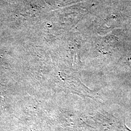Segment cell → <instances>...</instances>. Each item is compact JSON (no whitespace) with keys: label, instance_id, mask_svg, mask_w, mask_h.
I'll use <instances>...</instances> for the list:
<instances>
[{"label":"cell","instance_id":"obj_1","mask_svg":"<svg viewBox=\"0 0 131 131\" xmlns=\"http://www.w3.org/2000/svg\"><path fill=\"white\" fill-rule=\"evenodd\" d=\"M100 131H131L123 117H117L107 113H98L93 117Z\"/></svg>","mask_w":131,"mask_h":131}]
</instances>
